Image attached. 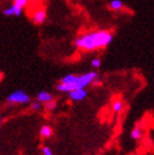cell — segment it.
<instances>
[{
    "mask_svg": "<svg viewBox=\"0 0 154 155\" xmlns=\"http://www.w3.org/2000/svg\"><path fill=\"white\" fill-rule=\"evenodd\" d=\"M113 36L111 32L106 30L92 31L85 33L83 35L76 38L74 41L75 46L82 51H95L98 48H104L112 42Z\"/></svg>",
    "mask_w": 154,
    "mask_h": 155,
    "instance_id": "cell-1",
    "label": "cell"
},
{
    "mask_svg": "<svg viewBox=\"0 0 154 155\" xmlns=\"http://www.w3.org/2000/svg\"><path fill=\"white\" fill-rule=\"evenodd\" d=\"M30 101L31 98L24 90H15L7 97V102L9 104H28Z\"/></svg>",
    "mask_w": 154,
    "mask_h": 155,
    "instance_id": "cell-2",
    "label": "cell"
},
{
    "mask_svg": "<svg viewBox=\"0 0 154 155\" xmlns=\"http://www.w3.org/2000/svg\"><path fill=\"white\" fill-rule=\"evenodd\" d=\"M33 23L34 24H43L46 20V10L44 8H38L33 11L32 15H31Z\"/></svg>",
    "mask_w": 154,
    "mask_h": 155,
    "instance_id": "cell-3",
    "label": "cell"
},
{
    "mask_svg": "<svg viewBox=\"0 0 154 155\" xmlns=\"http://www.w3.org/2000/svg\"><path fill=\"white\" fill-rule=\"evenodd\" d=\"M87 90L85 88H78V89H74L68 93V97L73 101H82L87 97Z\"/></svg>",
    "mask_w": 154,
    "mask_h": 155,
    "instance_id": "cell-4",
    "label": "cell"
},
{
    "mask_svg": "<svg viewBox=\"0 0 154 155\" xmlns=\"http://www.w3.org/2000/svg\"><path fill=\"white\" fill-rule=\"evenodd\" d=\"M22 11L23 9H21L19 7L15 6V5H12V6L8 7V8H5L2 10V13L6 17H11V15H15V17H20L22 15Z\"/></svg>",
    "mask_w": 154,
    "mask_h": 155,
    "instance_id": "cell-5",
    "label": "cell"
},
{
    "mask_svg": "<svg viewBox=\"0 0 154 155\" xmlns=\"http://www.w3.org/2000/svg\"><path fill=\"white\" fill-rule=\"evenodd\" d=\"M36 98H38V101L41 102V104H46V102L51 101V100H53V95L49 91H45V90H42L40 93L38 94L36 96Z\"/></svg>",
    "mask_w": 154,
    "mask_h": 155,
    "instance_id": "cell-6",
    "label": "cell"
},
{
    "mask_svg": "<svg viewBox=\"0 0 154 155\" xmlns=\"http://www.w3.org/2000/svg\"><path fill=\"white\" fill-rule=\"evenodd\" d=\"M52 135H53V129L48 124L42 125L40 129V137L43 139H50Z\"/></svg>",
    "mask_w": 154,
    "mask_h": 155,
    "instance_id": "cell-7",
    "label": "cell"
},
{
    "mask_svg": "<svg viewBox=\"0 0 154 155\" xmlns=\"http://www.w3.org/2000/svg\"><path fill=\"white\" fill-rule=\"evenodd\" d=\"M142 128H141V125H136L133 129H132V131H131V139L134 141H138L140 140L141 137H142Z\"/></svg>",
    "mask_w": 154,
    "mask_h": 155,
    "instance_id": "cell-8",
    "label": "cell"
},
{
    "mask_svg": "<svg viewBox=\"0 0 154 155\" xmlns=\"http://www.w3.org/2000/svg\"><path fill=\"white\" fill-rule=\"evenodd\" d=\"M109 7L111 10H115V11H119L123 8V2L121 0H112L111 2L109 3Z\"/></svg>",
    "mask_w": 154,
    "mask_h": 155,
    "instance_id": "cell-9",
    "label": "cell"
},
{
    "mask_svg": "<svg viewBox=\"0 0 154 155\" xmlns=\"http://www.w3.org/2000/svg\"><path fill=\"white\" fill-rule=\"evenodd\" d=\"M112 109H113V111H115L116 114L120 112V111L123 109V102H122L121 100H116V101L113 102V104H112Z\"/></svg>",
    "mask_w": 154,
    "mask_h": 155,
    "instance_id": "cell-10",
    "label": "cell"
},
{
    "mask_svg": "<svg viewBox=\"0 0 154 155\" xmlns=\"http://www.w3.org/2000/svg\"><path fill=\"white\" fill-rule=\"evenodd\" d=\"M29 2H30V0H13V5L19 7V8H21V9H24L25 7H28Z\"/></svg>",
    "mask_w": 154,
    "mask_h": 155,
    "instance_id": "cell-11",
    "label": "cell"
},
{
    "mask_svg": "<svg viewBox=\"0 0 154 155\" xmlns=\"http://www.w3.org/2000/svg\"><path fill=\"white\" fill-rule=\"evenodd\" d=\"M56 106H57V104H56V101L55 100H51V101H49V102H46V104H44V109L46 111H53L55 108H56Z\"/></svg>",
    "mask_w": 154,
    "mask_h": 155,
    "instance_id": "cell-12",
    "label": "cell"
},
{
    "mask_svg": "<svg viewBox=\"0 0 154 155\" xmlns=\"http://www.w3.org/2000/svg\"><path fill=\"white\" fill-rule=\"evenodd\" d=\"M42 109V104L41 102H38V100L36 101H33L31 104V110L32 111H40Z\"/></svg>",
    "mask_w": 154,
    "mask_h": 155,
    "instance_id": "cell-13",
    "label": "cell"
},
{
    "mask_svg": "<svg viewBox=\"0 0 154 155\" xmlns=\"http://www.w3.org/2000/svg\"><path fill=\"white\" fill-rule=\"evenodd\" d=\"M41 151H42V154H43V155H54L52 149H51V147H49V146H46V145L42 146Z\"/></svg>",
    "mask_w": 154,
    "mask_h": 155,
    "instance_id": "cell-14",
    "label": "cell"
},
{
    "mask_svg": "<svg viewBox=\"0 0 154 155\" xmlns=\"http://www.w3.org/2000/svg\"><path fill=\"white\" fill-rule=\"evenodd\" d=\"M92 66L94 67V68H99L101 66V61L98 58V57H96V58H92Z\"/></svg>",
    "mask_w": 154,
    "mask_h": 155,
    "instance_id": "cell-15",
    "label": "cell"
},
{
    "mask_svg": "<svg viewBox=\"0 0 154 155\" xmlns=\"http://www.w3.org/2000/svg\"><path fill=\"white\" fill-rule=\"evenodd\" d=\"M1 122H2V118L0 117V124H1Z\"/></svg>",
    "mask_w": 154,
    "mask_h": 155,
    "instance_id": "cell-16",
    "label": "cell"
},
{
    "mask_svg": "<svg viewBox=\"0 0 154 155\" xmlns=\"http://www.w3.org/2000/svg\"><path fill=\"white\" fill-rule=\"evenodd\" d=\"M133 155H142V154H139V153H136V154H133Z\"/></svg>",
    "mask_w": 154,
    "mask_h": 155,
    "instance_id": "cell-17",
    "label": "cell"
}]
</instances>
